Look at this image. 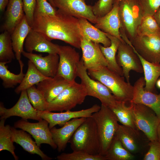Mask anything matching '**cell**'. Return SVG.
<instances>
[{
  "instance_id": "9",
  "label": "cell",
  "mask_w": 160,
  "mask_h": 160,
  "mask_svg": "<svg viewBox=\"0 0 160 160\" xmlns=\"http://www.w3.org/2000/svg\"><path fill=\"white\" fill-rule=\"evenodd\" d=\"M115 135L124 147L135 156L143 154L149 148L150 140L143 133L137 129L119 124Z\"/></svg>"
},
{
  "instance_id": "45",
  "label": "cell",
  "mask_w": 160,
  "mask_h": 160,
  "mask_svg": "<svg viewBox=\"0 0 160 160\" xmlns=\"http://www.w3.org/2000/svg\"><path fill=\"white\" fill-rule=\"evenodd\" d=\"M9 0H0V10L3 12L5 9L8 3Z\"/></svg>"
},
{
  "instance_id": "15",
  "label": "cell",
  "mask_w": 160,
  "mask_h": 160,
  "mask_svg": "<svg viewBox=\"0 0 160 160\" xmlns=\"http://www.w3.org/2000/svg\"><path fill=\"white\" fill-rule=\"evenodd\" d=\"M100 108V106L95 104L89 108L78 111L70 110L54 113L46 110L38 111V113L41 118L48 122L50 129L57 125L62 127L66 122L74 118L91 117L93 113L98 111Z\"/></svg>"
},
{
  "instance_id": "42",
  "label": "cell",
  "mask_w": 160,
  "mask_h": 160,
  "mask_svg": "<svg viewBox=\"0 0 160 160\" xmlns=\"http://www.w3.org/2000/svg\"><path fill=\"white\" fill-rule=\"evenodd\" d=\"M149 148L145 154L144 160H160V142L158 140L150 141Z\"/></svg>"
},
{
  "instance_id": "31",
  "label": "cell",
  "mask_w": 160,
  "mask_h": 160,
  "mask_svg": "<svg viewBox=\"0 0 160 160\" xmlns=\"http://www.w3.org/2000/svg\"><path fill=\"white\" fill-rule=\"evenodd\" d=\"M28 66L27 71L22 82L15 90V92L17 94L22 91L26 90L31 87L50 78L43 75L29 60L28 62Z\"/></svg>"
},
{
  "instance_id": "13",
  "label": "cell",
  "mask_w": 160,
  "mask_h": 160,
  "mask_svg": "<svg viewBox=\"0 0 160 160\" xmlns=\"http://www.w3.org/2000/svg\"><path fill=\"white\" fill-rule=\"evenodd\" d=\"M38 111L34 108L31 103L26 90L21 92L18 101L11 108H5L3 103H0V119L6 120L11 116H17L24 120L32 119L40 121L43 119L39 116Z\"/></svg>"
},
{
  "instance_id": "28",
  "label": "cell",
  "mask_w": 160,
  "mask_h": 160,
  "mask_svg": "<svg viewBox=\"0 0 160 160\" xmlns=\"http://www.w3.org/2000/svg\"><path fill=\"white\" fill-rule=\"evenodd\" d=\"M110 39V46L105 47L99 44L100 49L107 63V67L119 75L124 76L122 69L118 64L116 59V54L121 41L117 37L105 33Z\"/></svg>"
},
{
  "instance_id": "36",
  "label": "cell",
  "mask_w": 160,
  "mask_h": 160,
  "mask_svg": "<svg viewBox=\"0 0 160 160\" xmlns=\"http://www.w3.org/2000/svg\"><path fill=\"white\" fill-rule=\"evenodd\" d=\"M137 35H160V28L153 16H143L138 27Z\"/></svg>"
},
{
  "instance_id": "3",
  "label": "cell",
  "mask_w": 160,
  "mask_h": 160,
  "mask_svg": "<svg viewBox=\"0 0 160 160\" xmlns=\"http://www.w3.org/2000/svg\"><path fill=\"white\" fill-rule=\"evenodd\" d=\"M89 76L105 86L117 100L130 103L133 95V86L121 76L104 66L97 70L88 71Z\"/></svg>"
},
{
  "instance_id": "8",
  "label": "cell",
  "mask_w": 160,
  "mask_h": 160,
  "mask_svg": "<svg viewBox=\"0 0 160 160\" xmlns=\"http://www.w3.org/2000/svg\"><path fill=\"white\" fill-rule=\"evenodd\" d=\"M132 103L137 129L143 133L150 141L158 140L157 129L160 119L149 107L141 104Z\"/></svg>"
},
{
  "instance_id": "19",
  "label": "cell",
  "mask_w": 160,
  "mask_h": 160,
  "mask_svg": "<svg viewBox=\"0 0 160 160\" xmlns=\"http://www.w3.org/2000/svg\"><path fill=\"white\" fill-rule=\"evenodd\" d=\"M22 54L30 60L43 75L53 77L57 73L59 57L56 53L48 54L45 56L23 51Z\"/></svg>"
},
{
  "instance_id": "20",
  "label": "cell",
  "mask_w": 160,
  "mask_h": 160,
  "mask_svg": "<svg viewBox=\"0 0 160 160\" xmlns=\"http://www.w3.org/2000/svg\"><path fill=\"white\" fill-rule=\"evenodd\" d=\"M86 117L75 118L66 122L59 128L54 127L50 129L53 140L59 152L65 150L73 133L86 120Z\"/></svg>"
},
{
  "instance_id": "26",
  "label": "cell",
  "mask_w": 160,
  "mask_h": 160,
  "mask_svg": "<svg viewBox=\"0 0 160 160\" xmlns=\"http://www.w3.org/2000/svg\"><path fill=\"white\" fill-rule=\"evenodd\" d=\"M82 37L85 39L108 47L110 46L111 41L105 33L92 25L86 18H78Z\"/></svg>"
},
{
  "instance_id": "6",
  "label": "cell",
  "mask_w": 160,
  "mask_h": 160,
  "mask_svg": "<svg viewBox=\"0 0 160 160\" xmlns=\"http://www.w3.org/2000/svg\"><path fill=\"white\" fill-rule=\"evenodd\" d=\"M87 96L84 86L74 81L65 89L53 100L48 103L47 110L60 112L70 111L81 105Z\"/></svg>"
},
{
  "instance_id": "18",
  "label": "cell",
  "mask_w": 160,
  "mask_h": 160,
  "mask_svg": "<svg viewBox=\"0 0 160 160\" xmlns=\"http://www.w3.org/2000/svg\"><path fill=\"white\" fill-rule=\"evenodd\" d=\"M145 84L144 77L135 81L133 86V95L131 103L141 104L149 107L160 119V93L157 94L146 90L144 89Z\"/></svg>"
},
{
  "instance_id": "23",
  "label": "cell",
  "mask_w": 160,
  "mask_h": 160,
  "mask_svg": "<svg viewBox=\"0 0 160 160\" xmlns=\"http://www.w3.org/2000/svg\"><path fill=\"white\" fill-rule=\"evenodd\" d=\"M75 81H69L60 76L56 75L53 77H50L39 82L36 87L42 92L46 101L49 103Z\"/></svg>"
},
{
  "instance_id": "17",
  "label": "cell",
  "mask_w": 160,
  "mask_h": 160,
  "mask_svg": "<svg viewBox=\"0 0 160 160\" xmlns=\"http://www.w3.org/2000/svg\"><path fill=\"white\" fill-rule=\"evenodd\" d=\"M99 44L87 40L82 37L80 49L82 52L81 59L87 71H95L107 66V61Z\"/></svg>"
},
{
  "instance_id": "29",
  "label": "cell",
  "mask_w": 160,
  "mask_h": 160,
  "mask_svg": "<svg viewBox=\"0 0 160 160\" xmlns=\"http://www.w3.org/2000/svg\"><path fill=\"white\" fill-rule=\"evenodd\" d=\"M133 48L140 59L143 67L145 82L144 89L153 92L156 82L160 76V63H151L146 60Z\"/></svg>"
},
{
  "instance_id": "25",
  "label": "cell",
  "mask_w": 160,
  "mask_h": 160,
  "mask_svg": "<svg viewBox=\"0 0 160 160\" xmlns=\"http://www.w3.org/2000/svg\"><path fill=\"white\" fill-rule=\"evenodd\" d=\"M25 15L23 0H9L2 26L3 30L11 34Z\"/></svg>"
},
{
  "instance_id": "16",
  "label": "cell",
  "mask_w": 160,
  "mask_h": 160,
  "mask_svg": "<svg viewBox=\"0 0 160 160\" xmlns=\"http://www.w3.org/2000/svg\"><path fill=\"white\" fill-rule=\"evenodd\" d=\"M54 6L62 12L78 18H84L95 24L97 17L94 14L92 6L84 0H52Z\"/></svg>"
},
{
  "instance_id": "38",
  "label": "cell",
  "mask_w": 160,
  "mask_h": 160,
  "mask_svg": "<svg viewBox=\"0 0 160 160\" xmlns=\"http://www.w3.org/2000/svg\"><path fill=\"white\" fill-rule=\"evenodd\" d=\"M58 160H106L105 156L90 155L81 151H73L70 153H63L57 156Z\"/></svg>"
},
{
  "instance_id": "4",
  "label": "cell",
  "mask_w": 160,
  "mask_h": 160,
  "mask_svg": "<svg viewBox=\"0 0 160 160\" xmlns=\"http://www.w3.org/2000/svg\"><path fill=\"white\" fill-rule=\"evenodd\" d=\"M91 116L96 123L100 140L99 154L105 156L118 128V121L111 109L102 104L100 109Z\"/></svg>"
},
{
  "instance_id": "43",
  "label": "cell",
  "mask_w": 160,
  "mask_h": 160,
  "mask_svg": "<svg viewBox=\"0 0 160 160\" xmlns=\"http://www.w3.org/2000/svg\"><path fill=\"white\" fill-rule=\"evenodd\" d=\"M25 16L29 25L31 27L34 19L36 0H23Z\"/></svg>"
},
{
  "instance_id": "11",
  "label": "cell",
  "mask_w": 160,
  "mask_h": 160,
  "mask_svg": "<svg viewBox=\"0 0 160 160\" xmlns=\"http://www.w3.org/2000/svg\"><path fill=\"white\" fill-rule=\"evenodd\" d=\"M131 43L132 48L144 59L160 63V35H137Z\"/></svg>"
},
{
  "instance_id": "30",
  "label": "cell",
  "mask_w": 160,
  "mask_h": 160,
  "mask_svg": "<svg viewBox=\"0 0 160 160\" xmlns=\"http://www.w3.org/2000/svg\"><path fill=\"white\" fill-rule=\"evenodd\" d=\"M127 103L117 100L115 106L110 108L116 116L118 121L122 125L138 129L135 123L132 104L131 103L128 106Z\"/></svg>"
},
{
  "instance_id": "5",
  "label": "cell",
  "mask_w": 160,
  "mask_h": 160,
  "mask_svg": "<svg viewBox=\"0 0 160 160\" xmlns=\"http://www.w3.org/2000/svg\"><path fill=\"white\" fill-rule=\"evenodd\" d=\"M121 27L130 42L137 35V30L143 16L137 0H121L119 3Z\"/></svg>"
},
{
  "instance_id": "24",
  "label": "cell",
  "mask_w": 160,
  "mask_h": 160,
  "mask_svg": "<svg viewBox=\"0 0 160 160\" xmlns=\"http://www.w3.org/2000/svg\"><path fill=\"white\" fill-rule=\"evenodd\" d=\"M11 138L13 142L20 145L25 151L31 154H36L43 160H51L52 158L44 153L32 139L30 135L21 129L17 130L11 127Z\"/></svg>"
},
{
  "instance_id": "22",
  "label": "cell",
  "mask_w": 160,
  "mask_h": 160,
  "mask_svg": "<svg viewBox=\"0 0 160 160\" xmlns=\"http://www.w3.org/2000/svg\"><path fill=\"white\" fill-rule=\"evenodd\" d=\"M119 11V4H113L112 9L108 13L103 16L97 17L94 26L103 32L117 37L121 42L126 43L120 33L121 23Z\"/></svg>"
},
{
  "instance_id": "50",
  "label": "cell",
  "mask_w": 160,
  "mask_h": 160,
  "mask_svg": "<svg viewBox=\"0 0 160 160\" xmlns=\"http://www.w3.org/2000/svg\"></svg>"
},
{
  "instance_id": "40",
  "label": "cell",
  "mask_w": 160,
  "mask_h": 160,
  "mask_svg": "<svg viewBox=\"0 0 160 160\" xmlns=\"http://www.w3.org/2000/svg\"><path fill=\"white\" fill-rule=\"evenodd\" d=\"M143 16H153L160 7V0H137Z\"/></svg>"
},
{
  "instance_id": "39",
  "label": "cell",
  "mask_w": 160,
  "mask_h": 160,
  "mask_svg": "<svg viewBox=\"0 0 160 160\" xmlns=\"http://www.w3.org/2000/svg\"><path fill=\"white\" fill-rule=\"evenodd\" d=\"M113 7V0H98L92 6L94 15L97 17L103 16L108 13Z\"/></svg>"
},
{
  "instance_id": "48",
  "label": "cell",
  "mask_w": 160,
  "mask_h": 160,
  "mask_svg": "<svg viewBox=\"0 0 160 160\" xmlns=\"http://www.w3.org/2000/svg\"><path fill=\"white\" fill-rule=\"evenodd\" d=\"M121 0H113V5L115 4H119V2Z\"/></svg>"
},
{
  "instance_id": "10",
  "label": "cell",
  "mask_w": 160,
  "mask_h": 160,
  "mask_svg": "<svg viewBox=\"0 0 160 160\" xmlns=\"http://www.w3.org/2000/svg\"><path fill=\"white\" fill-rule=\"evenodd\" d=\"M58 54L59 60L56 75L60 76L69 81H75L81 60L79 53L74 47L69 46L60 45Z\"/></svg>"
},
{
  "instance_id": "41",
  "label": "cell",
  "mask_w": 160,
  "mask_h": 160,
  "mask_svg": "<svg viewBox=\"0 0 160 160\" xmlns=\"http://www.w3.org/2000/svg\"><path fill=\"white\" fill-rule=\"evenodd\" d=\"M57 11L56 8L53 6L47 0H36L35 13L54 16Z\"/></svg>"
},
{
  "instance_id": "32",
  "label": "cell",
  "mask_w": 160,
  "mask_h": 160,
  "mask_svg": "<svg viewBox=\"0 0 160 160\" xmlns=\"http://www.w3.org/2000/svg\"><path fill=\"white\" fill-rule=\"evenodd\" d=\"M20 68L19 73L17 74L8 70L6 62H0V78L2 81V85L5 88H13L22 82L25 74L23 72L24 64L20 60H18Z\"/></svg>"
},
{
  "instance_id": "37",
  "label": "cell",
  "mask_w": 160,
  "mask_h": 160,
  "mask_svg": "<svg viewBox=\"0 0 160 160\" xmlns=\"http://www.w3.org/2000/svg\"><path fill=\"white\" fill-rule=\"evenodd\" d=\"M29 100L34 108L38 111H45L47 110L48 103L41 91L35 85L26 90Z\"/></svg>"
},
{
  "instance_id": "49",
  "label": "cell",
  "mask_w": 160,
  "mask_h": 160,
  "mask_svg": "<svg viewBox=\"0 0 160 160\" xmlns=\"http://www.w3.org/2000/svg\"><path fill=\"white\" fill-rule=\"evenodd\" d=\"M54 7L52 0H47Z\"/></svg>"
},
{
  "instance_id": "46",
  "label": "cell",
  "mask_w": 160,
  "mask_h": 160,
  "mask_svg": "<svg viewBox=\"0 0 160 160\" xmlns=\"http://www.w3.org/2000/svg\"><path fill=\"white\" fill-rule=\"evenodd\" d=\"M157 136L158 140L160 142V123L157 129Z\"/></svg>"
},
{
  "instance_id": "2",
  "label": "cell",
  "mask_w": 160,
  "mask_h": 160,
  "mask_svg": "<svg viewBox=\"0 0 160 160\" xmlns=\"http://www.w3.org/2000/svg\"><path fill=\"white\" fill-rule=\"evenodd\" d=\"M69 143L73 151L90 155H100V140L96 123L92 116L87 117L77 129Z\"/></svg>"
},
{
  "instance_id": "47",
  "label": "cell",
  "mask_w": 160,
  "mask_h": 160,
  "mask_svg": "<svg viewBox=\"0 0 160 160\" xmlns=\"http://www.w3.org/2000/svg\"><path fill=\"white\" fill-rule=\"evenodd\" d=\"M156 84L157 87L160 89V79L157 80Z\"/></svg>"
},
{
  "instance_id": "35",
  "label": "cell",
  "mask_w": 160,
  "mask_h": 160,
  "mask_svg": "<svg viewBox=\"0 0 160 160\" xmlns=\"http://www.w3.org/2000/svg\"><path fill=\"white\" fill-rule=\"evenodd\" d=\"M11 34L6 31L0 35V62L9 63L16 58Z\"/></svg>"
},
{
  "instance_id": "33",
  "label": "cell",
  "mask_w": 160,
  "mask_h": 160,
  "mask_svg": "<svg viewBox=\"0 0 160 160\" xmlns=\"http://www.w3.org/2000/svg\"><path fill=\"white\" fill-rule=\"evenodd\" d=\"M106 160H131L135 156L128 151L115 135L105 156Z\"/></svg>"
},
{
  "instance_id": "14",
  "label": "cell",
  "mask_w": 160,
  "mask_h": 160,
  "mask_svg": "<svg viewBox=\"0 0 160 160\" xmlns=\"http://www.w3.org/2000/svg\"><path fill=\"white\" fill-rule=\"evenodd\" d=\"M116 59L122 69L124 76L127 82L130 83L129 73L131 70L140 73L143 72L140 59L132 47L126 43L120 42Z\"/></svg>"
},
{
  "instance_id": "7",
  "label": "cell",
  "mask_w": 160,
  "mask_h": 160,
  "mask_svg": "<svg viewBox=\"0 0 160 160\" xmlns=\"http://www.w3.org/2000/svg\"><path fill=\"white\" fill-rule=\"evenodd\" d=\"M81 59L79 63L77 76L84 87L87 96L96 98L101 104L110 108L115 106L117 100L111 91L100 82L92 79L88 75Z\"/></svg>"
},
{
  "instance_id": "44",
  "label": "cell",
  "mask_w": 160,
  "mask_h": 160,
  "mask_svg": "<svg viewBox=\"0 0 160 160\" xmlns=\"http://www.w3.org/2000/svg\"><path fill=\"white\" fill-rule=\"evenodd\" d=\"M153 16L160 28V7L154 14Z\"/></svg>"
},
{
  "instance_id": "1",
  "label": "cell",
  "mask_w": 160,
  "mask_h": 160,
  "mask_svg": "<svg viewBox=\"0 0 160 160\" xmlns=\"http://www.w3.org/2000/svg\"><path fill=\"white\" fill-rule=\"evenodd\" d=\"M31 27L49 40H59L80 49L82 36L78 18L58 9L54 16L35 13Z\"/></svg>"
},
{
  "instance_id": "34",
  "label": "cell",
  "mask_w": 160,
  "mask_h": 160,
  "mask_svg": "<svg viewBox=\"0 0 160 160\" xmlns=\"http://www.w3.org/2000/svg\"><path fill=\"white\" fill-rule=\"evenodd\" d=\"M6 119H1L0 121V151L7 150L12 155L15 160H18L15 150V147L11 138V127L5 125Z\"/></svg>"
},
{
  "instance_id": "21",
  "label": "cell",
  "mask_w": 160,
  "mask_h": 160,
  "mask_svg": "<svg viewBox=\"0 0 160 160\" xmlns=\"http://www.w3.org/2000/svg\"><path fill=\"white\" fill-rule=\"evenodd\" d=\"M26 52L33 51L48 54H58L60 45L48 40L40 33L32 29L27 36L24 43Z\"/></svg>"
},
{
  "instance_id": "12",
  "label": "cell",
  "mask_w": 160,
  "mask_h": 160,
  "mask_svg": "<svg viewBox=\"0 0 160 160\" xmlns=\"http://www.w3.org/2000/svg\"><path fill=\"white\" fill-rule=\"evenodd\" d=\"M14 127L28 132L39 147L41 144L45 143L49 145L54 149L57 148L49 128V123L46 120L43 119L38 122L31 123L22 119L15 123Z\"/></svg>"
},
{
  "instance_id": "27",
  "label": "cell",
  "mask_w": 160,
  "mask_h": 160,
  "mask_svg": "<svg viewBox=\"0 0 160 160\" xmlns=\"http://www.w3.org/2000/svg\"><path fill=\"white\" fill-rule=\"evenodd\" d=\"M32 29L25 15L11 34L13 50L18 60L21 59L25 39Z\"/></svg>"
}]
</instances>
